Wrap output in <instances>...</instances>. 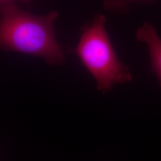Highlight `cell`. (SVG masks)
<instances>
[{
  "mask_svg": "<svg viewBox=\"0 0 161 161\" xmlns=\"http://www.w3.org/2000/svg\"><path fill=\"white\" fill-rule=\"evenodd\" d=\"M136 39L147 45L150 58V72L155 74L161 86V39L155 28L144 22L136 32Z\"/></svg>",
  "mask_w": 161,
  "mask_h": 161,
  "instance_id": "obj_3",
  "label": "cell"
},
{
  "mask_svg": "<svg viewBox=\"0 0 161 161\" xmlns=\"http://www.w3.org/2000/svg\"><path fill=\"white\" fill-rule=\"evenodd\" d=\"M0 13V48L39 56L50 65L64 64V50L54 27L58 12L36 16L13 3Z\"/></svg>",
  "mask_w": 161,
  "mask_h": 161,
  "instance_id": "obj_1",
  "label": "cell"
},
{
  "mask_svg": "<svg viewBox=\"0 0 161 161\" xmlns=\"http://www.w3.org/2000/svg\"><path fill=\"white\" fill-rule=\"evenodd\" d=\"M139 0H105V6L106 8L113 10H120L124 8L127 4L132 1Z\"/></svg>",
  "mask_w": 161,
  "mask_h": 161,
  "instance_id": "obj_4",
  "label": "cell"
},
{
  "mask_svg": "<svg viewBox=\"0 0 161 161\" xmlns=\"http://www.w3.org/2000/svg\"><path fill=\"white\" fill-rule=\"evenodd\" d=\"M106 17L98 14L84 26L75 53L92 75L99 91L106 92L132 80L129 69L117 56L106 29Z\"/></svg>",
  "mask_w": 161,
  "mask_h": 161,
  "instance_id": "obj_2",
  "label": "cell"
},
{
  "mask_svg": "<svg viewBox=\"0 0 161 161\" xmlns=\"http://www.w3.org/2000/svg\"><path fill=\"white\" fill-rule=\"evenodd\" d=\"M31 0H0V9L6 5L14 3L16 1H22L24 3H28Z\"/></svg>",
  "mask_w": 161,
  "mask_h": 161,
  "instance_id": "obj_5",
  "label": "cell"
}]
</instances>
